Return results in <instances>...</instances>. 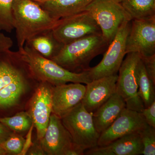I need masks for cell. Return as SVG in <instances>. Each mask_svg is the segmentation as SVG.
I'll use <instances>...</instances> for the list:
<instances>
[{"mask_svg":"<svg viewBox=\"0 0 155 155\" xmlns=\"http://www.w3.org/2000/svg\"><path fill=\"white\" fill-rule=\"evenodd\" d=\"M12 12L19 49L34 37L52 30L58 21L33 0H14Z\"/></svg>","mask_w":155,"mask_h":155,"instance_id":"cell-1","label":"cell"},{"mask_svg":"<svg viewBox=\"0 0 155 155\" xmlns=\"http://www.w3.org/2000/svg\"><path fill=\"white\" fill-rule=\"evenodd\" d=\"M18 52L33 77L42 82L56 86L68 82L87 84L91 81L87 71L81 73L70 72L51 59L43 57L26 44L19 49Z\"/></svg>","mask_w":155,"mask_h":155,"instance_id":"cell-2","label":"cell"},{"mask_svg":"<svg viewBox=\"0 0 155 155\" xmlns=\"http://www.w3.org/2000/svg\"><path fill=\"white\" fill-rule=\"evenodd\" d=\"M109 45L102 35L85 37L64 45L51 60L70 72H86L92 60L105 52Z\"/></svg>","mask_w":155,"mask_h":155,"instance_id":"cell-3","label":"cell"},{"mask_svg":"<svg viewBox=\"0 0 155 155\" xmlns=\"http://www.w3.org/2000/svg\"><path fill=\"white\" fill-rule=\"evenodd\" d=\"M61 119L75 144L84 150L97 146L100 134L95 127L92 113L87 112L81 102Z\"/></svg>","mask_w":155,"mask_h":155,"instance_id":"cell-4","label":"cell"},{"mask_svg":"<svg viewBox=\"0 0 155 155\" xmlns=\"http://www.w3.org/2000/svg\"><path fill=\"white\" fill-rule=\"evenodd\" d=\"M89 11L101 31L104 38L110 44L124 22L131 21L117 0H94L88 6Z\"/></svg>","mask_w":155,"mask_h":155,"instance_id":"cell-5","label":"cell"},{"mask_svg":"<svg viewBox=\"0 0 155 155\" xmlns=\"http://www.w3.org/2000/svg\"><path fill=\"white\" fill-rule=\"evenodd\" d=\"M51 31L56 39L64 45L85 37L102 35L99 26L87 11L58 19Z\"/></svg>","mask_w":155,"mask_h":155,"instance_id":"cell-6","label":"cell"},{"mask_svg":"<svg viewBox=\"0 0 155 155\" xmlns=\"http://www.w3.org/2000/svg\"><path fill=\"white\" fill-rule=\"evenodd\" d=\"M130 22L125 21L122 24L108 46L101 61L87 70L91 80L116 75L119 72L126 54V39L130 30Z\"/></svg>","mask_w":155,"mask_h":155,"instance_id":"cell-7","label":"cell"},{"mask_svg":"<svg viewBox=\"0 0 155 155\" xmlns=\"http://www.w3.org/2000/svg\"><path fill=\"white\" fill-rule=\"evenodd\" d=\"M140 59L138 53L127 54L119 70L116 92L123 98L127 109L141 113L144 107L139 96L136 74L137 65Z\"/></svg>","mask_w":155,"mask_h":155,"instance_id":"cell-8","label":"cell"},{"mask_svg":"<svg viewBox=\"0 0 155 155\" xmlns=\"http://www.w3.org/2000/svg\"><path fill=\"white\" fill-rule=\"evenodd\" d=\"M130 53L140 57L155 54V16L131 20L126 41V54Z\"/></svg>","mask_w":155,"mask_h":155,"instance_id":"cell-9","label":"cell"},{"mask_svg":"<svg viewBox=\"0 0 155 155\" xmlns=\"http://www.w3.org/2000/svg\"><path fill=\"white\" fill-rule=\"evenodd\" d=\"M147 125L141 113L126 107L113 124L100 134L97 146L107 145L127 134L139 133Z\"/></svg>","mask_w":155,"mask_h":155,"instance_id":"cell-10","label":"cell"},{"mask_svg":"<svg viewBox=\"0 0 155 155\" xmlns=\"http://www.w3.org/2000/svg\"><path fill=\"white\" fill-rule=\"evenodd\" d=\"M48 84L42 81L29 104V114L36 128L39 140L44 136L52 114V88Z\"/></svg>","mask_w":155,"mask_h":155,"instance_id":"cell-11","label":"cell"},{"mask_svg":"<svg viewBox=\"0 0 155 155\" xmlns=\"http://www.w3.org/2000/svg\"><path fill=\"white\" fill-rule=\"evenodd\" d=\"M40 145L47 154L64 155L73 143L71 136L62 123L61 118L51 114Z\"/></svg>","mask_w":155,"mask_h":155,"instance_id":"cell-12","label":"cell"},{"mask_svg":"<svg viewBox=\"0 0 155 155\" xmlns=\"http://www.w3.org/2000/svg\"><path fill=\"white\" fill-rule=\"evenodd\" d=\"M86 91L82 83L56 85L52 88V114L62 118L81 102Z\"/></svg>","mask_w":155,"mask_h":155,"instance_id":"cell-13","label":"cell"},{"mask_svg":"<svg viewBox=\"0 0 155 155\" xmlns=\"http://www.w3.org/2000/svg\"><path fill=\"white\" fill-rule=\"evenodd\" d=\"M118 75L101 78L87 84L82 104L89 113H93L116 92Z\"/></svg>","mask_w":155,"mask_h":155,"instance_id":"cell-14","label":"cell"},{"mask_svg":"<svg viewBox=\"0 0 155 155\" xmlns=\"http://www.w3.org/2000/svg\"><path fill=\"white\" fill-rule=\"evenodd\" d=\"M143 149L140 134L135 133L124 136L107 145L89 149L84 155H140L143 154Z\"/></svg>","mask_w":155,"mask_h":155,"instance_id":"cell-15","label":"cell"},{"mask_svg":"<svg viewBox=\"0 0 155 155\" xmlns=\"http://www.w3.org/2000/svg\"><path fill=\"white\" fill-rule=\"evenodd\" d=\"M126 108L123 98L115 92L110 98L92 114L95 127L101 134L108 128Z\"/></svg>","mask_w":155,"mask_h":155,"instance_id":"cell-16","label":"cell"},{"mask_svg":"<svg viewBox=\"0 0 155 155\" xmlns=\"http://www.w3.org/2000/svg\"><path fill=\"white\" fill-rule=\"evenodd\" d=\"M94 0H49L38 3L54 19L61 18L86 11Z\"/></svg>","mask_w":155,"mask_h":155,"instance_id":"cell-17","label":"cell"},{"mask_svg":"<svg viewBox=\"0 0 155 155\" xmlns=\"http://www.w3.org/2000/svg\"><path fill=\"white\" fill-rule=\"evenodd\" d=\"M25 44L43 57L49 59L57 55L64 45L54 37L51 30L38 35Z\"/></svg>","mask_w":155,"mask_h":155,"instance_id":"cell-18","label":"cell"},{"mask_svg":"<svg viewBox=\"0 0 155 155\" xmlns=\"http://www.w3.org/2000/svg\"><path fill=\"white\" fill-rule=\"evenodd\" d=\"M136 74L139 96L142 101L144 108L147 107L155 101V84L147 74L141 58L137 65Z\"/></svg>","mask_w":155,"mask_h":155,"instance_id":"cell-19","label":"cell"},{"mask_svg":"<svg viewBox=\"0 0 155 155\" xmlns=\"http://www.w3.org/2000/svg\"><path fill=\"white\" fill-rule=\"evenodd\" d=\"M120 3L131 20L155 16V0H124Z\"/></svg>","mask_w":155,"mask_h":155,"instance_id":"cell-20","label":"cell"},{"mask_svg":"<svg viewBox=\"0 0 155 155\" xmlns=\"http://www.w3.org/2000/svg\"><path fill=\"white\" fill-rule=\"evenodd\" d=\"M0 122L17 132L27 131L33 124L29 114L23 112L13 117L0 118Z\"/></svg>","mask_w":155,"mask_h":155,"instance_id":"cell-21","label":"cell"},{"mask_svg":"<svg viewBox=\"0 0 155 155\" xmlns=\"http://www.w3.org/2000/svg\"><path fill=\"white\" fill-rule=\"evenodd\" d=\"M14 0H0V31L11 33L14 29L12 4Z\"/></svg>","mask_w":155,"mask_h":155,"instance_id":"cell-22","label":"cell"},{"mask_svg":"<svg viewBox=\"0 0 155 155\" xmlns=\"http://www.w3.org/2000/svg\"><path fill=\"white\" fill-rule=\"evenodd\" d=\"M143 149V155H155V128L147 125L139 132Z\"/></svg>","mask_w":155,"mask_h":155,"instance_id":"cell-23","label":"cell"},{"mask_svg":"<svg viewBox=\"0 0 155 155\" xmlns=\"http://www.w3.org/2000/svg\"><path fill=\"white\" fill-rule=\"evenodd\" d=\"M25 139L21 136L12 133L5 141L0 145L7 153L19 155L23 148Z\"/></svg>","mask_w":155,"mask_h":155,"instance_id":"cell-24","label":"cell"},{"mask_svg":"<svg viewBox=\"0 0 155 155\" xmlns=\"http://www.w3.org/2000/svg\"><path fill=\"white\" fill-rule=\"evenodd\" d=\"M140 58L147 74L155 84V54L149 57Z\"/></svg>","mask_w":155,"mask_h":155,"instance_id":"cell-25","label":"cell"},{"mask_svg":"<svg viewBox=\"0 0 155 155\" xmlns=\"http://www.w3.org/2000/svg\"><path fill=\"white\" fill-rule=\"evenodd\" d=\"M148 125L155 128V101L141 113Z\"/></svg>","mask_w":155,"mask_h":155,"instance_id":"cell-26","label":"cell"},{"mask_svg":"<svg viewBox=\"0 0 155 155\" xmlns=\"http://www.w3.org/2000/svg\"><path fill=\"white\" fill-rule=\"evenodd\" d=\"M34 127V126L33 123L31 126L29 130H28V133H27V135L26 136V138L25 139L23 148H22V151L19 154V155H26L31 147L33 144L31 139H32V130H33Z\"/></svg>","mask_w":155,"mask_h":155,"instance_id":"cell-27","label":"cell"},{"mask_svg":"<svg viewBox=\"0 0 155 155\" xmlns=\"http://www.w3.org/2000/svg\"><path fill=\"white\" fill-rule=\"evenodd\" d=\"M13 45L12 39L0 32V52L10 49Z\"/></svg>","mask_w":155,"mask_h":155,"instance_id":"cell-28","label":"cell"},{"mask_svg":"<svg viewBox=\"0 0 155 155\" xmlns=\"http://www.w3.org/2000/svg\"><path fill=\"white\" fill-rule=\"evenodd\" d=\"M84 150L73 142L71 146L65 152L64 155H84Z\"/></svg>","mask_w":155,"mask_h":155,"instance_id":"cell-29","label":"cell"},{"mask_svg":"<svg viewBox=\"0 0 155 155\" xmlns=\"http://www.w3.org/2000/svg\"><path fill=\"white\" fill-rule=\"evenodd\" d=\"M8 127L0 122V145L5 141L12 134Z\"/></svg>","mask_w":155,"mask_h":155,"instance_id":"cell-30","label":"cell"},{"mask_svg":"<svg viewBox=\"0 0 155 155\" xmlns=\"http://www.w3.org/2000/svg\"><path fill=\"white\" fill-rule=\"evenodd\" d=\"M28 155H45L44 151L43 150L40 144L32 145L30 148L28 150L27 153Z\"/></svg>","mask_w":155,"mask_h":155,"instance_id":"cell-31","label":"cell"},{"mask_svg":"<svg viewBox=\"0 0 155 155\" xmlns=\"http://www.w3.org/2000/svg\"><path fill=\"white\" fill-rule=\"evenodd\" d=\"M7 154V153L6 152V151L0 145V155H6Z\"/></svg>","mask_w":155,"mask_h":155,"instance_id":"cell-32","label":"cell"},{"mask_svg":"<svg viewBox=\"0 0 155 155\" xmlns=\"http://www.w3.org/2000/svg\"><path fill=\"white\" fill-rule=\"evenodd\" d=\"M35 2H36L38 3H42L45 2H47L49 0H33Z\"/></svg>","mask_w":155,"mask_h":155,"instance_id":"cell-33","label":"cell"},{"mask_svg":"<svg viewBox=\"0 0 155 155\" xmlns=\"http://www.w3.org/2000/svg\"><path fill=\"white\" fill-rule=\"evenodd\" d=\"M117 1H118L119 2L121 3V2H122V1H124V0H117Z\"/></svg>","mask_w":155,"mask_h":155,"instance_id":"cell-34","label":"cell"}]
</instances>
